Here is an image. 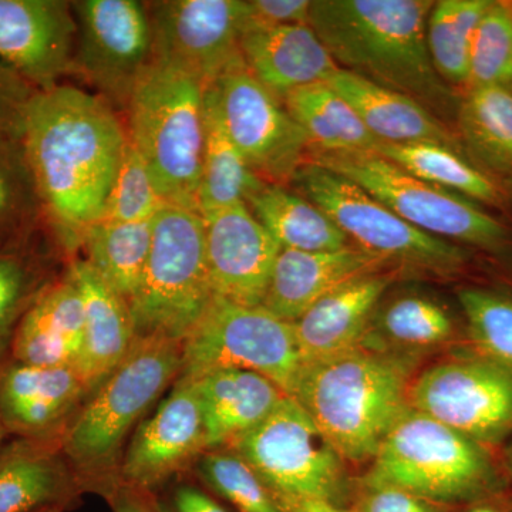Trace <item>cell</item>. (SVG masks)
<instances>
[{
  "mask_svg": "<svg viewBox=\"0 0 512 512\" xmlns=\"http://www.w3.org/2000/svg\"><path fill=\"white\" fill-rule=\"evenodd\" d=\"M46 227L35 177L19 134L0 133V251L28 247Z\"/></svg>",
  "mask_w": 512,
  "mask_h": 512,
  "instance_id": "cell-35",
  "label": "cell"
},
{
  "mask_svg": "<svg viewBox=\"0 0 512 512\" xmlns=\"http://www.w3.org/2000/svg\"><path fill=\"white\" fill-rule=\"evenodd\" d=\"M232 143L249 168L269 184H291L308 160L309 143L282 100L265 89L247 66L208 86Z\"/></svg>",
  "mask_w": 512,
  "mask_h": 512,
  "instance_id": "cell-15",
  "label": "cell"
},
{
  "mask_svg": "<svg viewBox=\"0 0 512 512\" xmlns=\"http://www.w3.org/2000/svg\"><path fill=\"white\" fill-rule=\"evenodd\" d=\"M372 153L392 161L420 180L458 192L485 208L500 211L511 208L510 192L454 148L434 143H379Z\"/></svg>",
  "mask_w": 512,
  "mask_h": 512,
  "instance_id": "cell-31",
  "label": "cell"
},
{
  "mask_svg": "<svg viewBox=\"0 0 512 512\" xmlns=\"http://www.w3.org/2000/svg\"><path fill=\"white\" fill-rule=\"evenodd\" d=\"M464 512H512V491L500 497L470 505Z\"/></svg>",
  "mask_w": 512,
  "mask_h": 512,
  "instance_id": "cell-48",
  "label": "cell"
},
{
  "mask_svg": "<svg viewBox=\"0 0 512 512\" xmlns=\"http://www.w3.org/2000/svg\"><path fill=\"white\" fill-rule=\"evenodd\" d=\"M282 103L308 138L309 151L372 153L380 143L348 101L326 83L295 90Z\"/></svg>",
  "mask_w": 512,
  "mask_h": 512,
  "instance_id": "cell-32",
  "label": "cell"
},
{
  "mask_svg": "<svg viewBox=\"0 0 512 512\" xmlns=\"http://www.w3.org/2000/svg\"><path fill=\"white\" fill-rule=\"evenodd\" d=\"M83 346L82 293L66 269L20 322L9 357L28 365L77 369Z\"/></svg>",
  "mask_w": 512,
  "mask_h": 512,
  "instance_id": "cell-24",
  "label": "cell"
},
{
  "mask_svg": "<svg viewBox=\"0 0 512 512\" xmlns=\"http://www.w3.org/2000/svg\"><path fill=\"white\" fill-rule=\"evenodd\" d=\"M245 204L281 248L326 252L352 245L325 212L285 185L265 183Z\"/></svg>",
  "mask_w": 512,
  "mask_h": 512,
  "instance_id": "cell-30",
  "label": "cell"
},
{
  "mask_svg": "<svg viewBox=\"0 0 512 512\" xmlns=\"http://www.w3.org/2000/svg\"><path fill=\"white\" fill-rule=\"evenodd\" d=\"M326 84L348 101L380 143H434L464 154L453 128L416 100L343 69Z\"/></svg>",
  "mask_w": 512,
  "mask_h": 512,
  "instance_id": "cell-25",
  "label": "cell"
},
{
  "mask_svg": "<svg viewBox=\"0 0 512 512\" xmlns=\"http://www.w3.org/2000/svg\"><path fill=\"white\" fill-rule=\"evenodd\" d=\"M40 512H64L63 510H47V511H40Z\"/></svg>",
  "mask_w": 512,
  "mask_h": 512,
  "instance_id": "cell-51",
  "label": "cell"
},
{
  "mask_svg": "<svg viewBox=\"0 0 512 512\" xmlns=\"http://www.w3.org/2000/svg\"><path fill=\"white\" fill-rule=\"evenodd\" d=\"M390 268L383 259L355 245L326 252L282 248L261 306L276 318L295 323L339 286Z\"/></svg>",
  "mask_w": 512,
  "mask_h": 512,
  "instance_id": "cell-20",
  "label": "cell"
},
{
  "mask_svg": "<svg viewBox=\"0 0 512 512\" xmlns=\"http://www.w3.org/2000/svg\"><path fill=\"white\" fill-rule=\"evenodd\" d=\"M264 184L265 181L249 168L237 146L232 143L222 123L217 103L207 87L205 147L198 190V212L200 215L210 214L247 202L249 195Z\"/></svg>",
  "mask_w": 512,
  "mask_h": 512,
  "instance_id": "cell-33",
  "label": "cell"
},
{
  "mask_svg": "<svg viewBox=\"0 0 512 512\" xmlns=\"http://www.w3.org/2000/svg\"><path fill=\"white\" fill-rule=\"evenodd\" d=\"M249 22L266 26L309 25L311 0H248Z\"/></svg>",
  "mask_w": 512,
  "mask_h": 512,
  "instance_id": "cell-44",
  "label": "cell"
},
{
  "mask_svg": "<svg viewBox=\"0 0 512 512\" xmlns=\"http://www.w3.org/2000/svg\"><path fill=\"white\" fill-rule=\"evenodd\" d=\"M180 342L136 339L64 431L62 448L87 491L106 495L117 483L127 441L181 370Z\"/></svg>",
  "mask_w": 512,
  "mask_h": 512,
  "instance_id": "cell-4",
  "label": "cell"
},
{
  "mask_svg": "<svg viewBox=\"0 0 512 512\" xmlns=\"http://www.w3.org/2000/svg\"><path fill=\"white\" fill-rule=\"evenodd\" d=\"M76 37L72 2L0 0V63L39 92L73 73Z\"/></svg>",
  "mask_w": 512,
  "mask_h": 512,
  "instance_id": "cell-17",
  "label": "cell"
},
{
  "mask_svg": "<svg viewBox=\"0 0 512 512\" xmlns=\"http://www.w3.org/2000/svg\"><path fill=\"white\" fill-rule=\"evenodd\" d=\"M454 133L468 160L512 195V92L493 86L460 94Z\"/></svg>",
  "mask_w": 512,
  "mask_h": 512,
  "instance_id": "cell-28",
  "label": "cell"
},
{
  "mask_svg": "<svg viewBox=\"0 0 512 512\" xmlns=\"http://www.w3.org/2000/svg\"><path fill=\"white\" fill-rule=\"evenodd\" d=\"M104 497L109 498L113 512H161L151 500L150 493L120 483L114 484Z\"/></svg>",
  "mask_w": 512,
  "mask_h": 512,
  "instance_id": "cell-45",
  "label": "cell"
},
{
  "mask_svg": "<svg viewBox=\"0 0 512 512\" xmlns=\"http://www.w3.org/2000/svg\"><path fill=\"white\" fill-rule=\"evenodd\" d=\"M356 512H444L439 505L423 498L390 487V485L363 483Z\"/></svg>",
  "mask_w": 512,
  "mask_h": 512,
  "instance_id": "cell-43",
  "label": "cell"
},
{
  "mask_svg": "<svg viewBox=\"0 0 512 512\" xmlns=\"http://www.w3.org/2000/svg\"><path fill=\"white\" fill-rule=\"evenodd\" d=\"M291 185L325 212L352 245L383 259L397 271L410 269L456 278L467 274L480 255L420 231L359 185L311 161L296 171Z\"/></svg>",
  "mask_w": 512,
  "mask_h": 512,
  "instance_id": "cell-8",
  "label": "cell"
},
{
  "mask_svg": "<svg viewBox=\"0 0 512 512\" xmlns=\"http://www.w3.org/2000/svg\"><path fill=\"white\" fill-rule=\"evenodd\" d=\"M275 500L284 512H356L345 510L340 505L308 498L275 497Z\"/></svg>",
  "mask_w": 512,
  "mask_h": 512,
  "instance_id": "cell-47",
  "label": "cell"
},
{
  "mask_svg": "<svg viewBox=\"0 0 512 512\" xmlns=\"http://www.w3.org/2000/svg\"><path fill=\"white\" fill-rule=\"evenodd\" d=\"M433 0H315L309 25L333 62L404 94L454 130L460 93L439 76L427 47Z\"/></svg>",
  "mask_w": 512,
  "mask_h": 512,
  "instance_id": "cell-2",
  "label": "cell"
},
{
  "mask_svg": "<svg viewBox=\"0 0 512 512\" xmlns=\"http://www.w3.org/2000/svg\"><path fill=\"white\" fill-rule=\"evenodd\" d=\"M201 217L214 295L235 305L261 306L281 245L245 202Z\"/></svg>",
  "mask_w": 512,
  "mask_h": 512,
  "instance_id": "cell-18",
  "label": "cell"
},
{
  "mask_svg": "<svg viewBox=\"0 0 512 512\" xmlns=\"http://www.w3.org/2000/svg\"><path fill=\"white\" fill-rule=\"evenodd\" d=\"M198 477L239 512H284L258 474L229 448L207 450L195 463Z\"/></svg>",
  "mask_w": 512,
  "mask_h": 512,
  "instance_id": "cell-40",
  "label": "cell"
},
{
  "mask_svg": "<svg viewBox=\"0 0 512 512\" xmlns=\"http://www.w3.org/2000/svg\"><path fill=\"white\" fill-rule=\"evenodd\" d=\"M214 298L204 220L198 212L165 205L154 217L146 271L128 302L136 339L183 343Z\"/></svg>",
  "mask_w": 512,
  "mask_h": 512,
  "instance_id": "cell-9",
  "label": "cell"
},
{
  "mask_svg": "<svg viewBox=\"0 0 512 512\" xmlns=\"http://www.w3.org/2000/svg\"><path fill=\"white\" fill-rule=\"evenodd\" d=\"M410 407L488 448L512 436V370L473 350L427 367Z\"/></svg>",
  "mask_w": 512,
  "mask_h": 512,
  "instance_id": "cell-12",
  "label": "cell"
},
{
  "mask_svg": "<svg viewBox=\"0 0 512 512\" xmlns=\"http://www.w3.org/2000/svg\"><path fill=\"white\" fill-rule=\"evenodd\" d=\"M154 62L211 86L244 67L241 36L248 0H160L147 3Z\"/></svg>",
  "mask_w": 512,
  "mask_h": 512,
  "instance_id": "cell-14",
  "label": "cell"
},
{
  "mask_svg": "<svg viewBox=\"0 0 512 512\" xmlns=\"http://www.w3.org/2000/svg\"><path fill=\"white\" fill-rule=\"evenodd\" d=\"M168 205L158 192L146 161L128 141L119 173L104 205L100 221L141 222L154 217Z\"/></svg>",
  "mask_w": 512,
  "mask_h": 512,
  "instance_id": "cell-41",
  "label": "cell"
},
{
  "mask_svg": "<svg viewBox=\"0 0 512 512\" xmlns=\"http://www.w3.org/2000/svg\"><path fill=\"white\" fill-rule=\"evenodd\" d=\"M413 362L359 346L303 363L292 397L346 464L372 463L410 409Z\"/></svg>",
  "mask_w": 512,
  "mask_h": 512,
  "instance_id": "cell-3",
  "label": "cell"
},
{
  "mask_svg": "<svg viewBox=\"0 0 512 512\" xmlns=\"http://www.w3.org/2000/svg\"><path fill=\"white\" fill-rule=\"evenodd\" d=\"M60 275L55 256L40 241L0 251V362L26 313Z\"/></svg>",
  "mask_w": 512,
  "mask_h": 512,
  "instance_id": "cell-36",
  "label": "cell"
},
{
  "mask_svg": "<svg viewBox=\"0 0 512 512\" xmlns=\"http://www.w3.org/2000/svg\"><path fill=\"white\" fill-rule=\"evenodd\" d=\"M181 349V370L175 380L180 384L195 382L214 370L241 369L268 377L292 396L305 363L293 323L276 318L262 306L235 305L218 296Z\"/></svg>",
  "mask_w": 512,
  "mask_h": 512,
  "instance_id": "cell-10",
  "label": "cell"
},
{
  "mask_svg": "<svg viewBox=\"0 0 512 512\" xmlns=\"http://www.w3.org/2000/svg\"><path fill=\"white\" fill-rule=\"evenodd\" d=\"M174 512H228L211 495L192 484H181L173 495Z\"/></svg>",
  "mask_w": 512,
  "mask_h": 512,
  "instance_id": "cell-46",
  "label": "cell"
},
{
  "mask_svg": "<svg viewBox=\"0 0 512 512\" xmlns=\"http://www.w3.org/2000/svg\"><path fill=\"white\" fill-rule=\"evenodd\" d=\"M207 450L194 386L175 383L157 409L133 431L121 458L117 483L151 493L194 466Z\"/></svg>",
  "mask_w": 512,
  "mask_h": 512,
  "instance_id": "cell-16",
  "label": "cell"
},
{
  "mask_svg": "<svg viewBox=\"0 0 512 512\" xmlns=\"http://www.w3.org/2000/svg\"><path fill=\"white\" fill-rule=\"evenodd\" d=\"M512 83V2H494L474 33L466 90ZM461 94V93H460Z\"/></svg>",
  "mask_w": 512,
  "mask_h": 512,
  "instance_id": "cell-39",
  "label": "cell"
},
{
  "mask_svg": "<svg viewBox=\"0 0 512 512\" xmlns=\"http://www.w3.org/2000/svg\"><path fill=\"white\" fill-rule=\"evenodd\" d=\"M72 8L77 26L73 73L113 109L126 110L138 80L154 63L147 3L79 0Z\"/></svg>",
  "mask_w": 512,
  "mask_h": 512,
  "instance_id": "cell-13",
  "label": "cell"
},
{
  "mask_svg": "<svg viewBox=\"0 0 512 512\" xmlns=\"http://www.w3.org/2000/svg\"><path fill=\"white\" fill-rule=\"evenodd\" d=\"M39 92L0 63V133L23 136L30 101Z\"/></svg>",
  "mask_w": 512,
  "mask_h": 512,
  "instance_id": "cell-42",
  "label": "cell"
},
{
  "mask_svg": "<svg viewBox=\"0 0 512 512\" xmlns=\"http://www.w3.org/2000/svg\"><path fill=\"white\" fill-rule=\"evenodd\" d=\"M66 269L84 306V346L76 370L93 393L133 348V319L127 302L84 259H72Z\"/></svg>",
  "mask_w": 512,
  "mask_h": 512,
  "instance_id": "cell-26",
  "label": "cell"
},
{
  "mask_svg": "<svg viewBox=\"0 0 512 512\" xmlns=\"http://www.w3.org/2000/svg\"><path fill=\"white\" fill-rule=\"evenodd\" d=\"M306 161L359 185L420 231L512 265V224L478 202L420 180L375 153L309 151Z\"/></svg>",
  "mask_w": 512,
  "mask_h": 512,
  "instance_id": "cell-7",
  "label": "cell"
},
{
  "mask_svg": "<svg viewBox=\"0 0 512 512\" xmlns=\"http://www.w3.org/2000/svg\"><path fill=\"white\" fill-rule=\"evenodd\" d=\"M228 448L247 461L275 497L340 505L348 495L346 461L292 396Z\"/></svg>",
  "mask_w": 512,
  "mask_h": 512,
  "instance_id": "cell-11",
  "label": "cell"
},
{
  "mask_svg": "<svg viewBox=\"0 0 512 512\" xmlns=\"http://www.w3.org/2000/svg\"><path fill=\"white\" fill-rule=\"evenodd\" d=\"M458 330L446 303L426 293L403 292L382 299L360 346L414 359L424 350L454 342Z\"/></svg>",
  "mask_w": 512,
  "mask_h": 512,
  "instance_id": "cell-29",
  "label": "cell"
},
{
  "mask_svg": "<svg viewBox=\"0 0 512 512\" xmlns=\"http://www.w3.org/2000/svg\"><path fill=\"white\" fill-rule=\"evenodd\" d=\"M187 384L197 393L208 450L231 446L288 396L268 377L241 369L214 370Z\"/></svg>",
  "mask_w": 512,
  "mask_h": 512,
  "instance_id": "cell-27",
  "label": "cell"
},
{
  "mask_svg": "<svg viewBox=\"0 0 512 512\" xmlns=\"http://www.w3.org/2000/svg\"><path fill=\"white\" fill-rule=\"evenodd\" d=\"M493 0H440L427 22V47L434 69L457 93H463L470 73L474 33Z\"/></svg>",
  "mask_w": 512,
  "mask_h": 512,
  "instance_id": "cell-37",
  "label": "cell"
},
{
  "mask_svg": "<svg viewBox=\"0 0 512 512\" xmlns=\"http://www.w3.org/2000/svg\"><path fill=\"white\" fill-rule=\"evenodd\" d=\"M457 299L471 350L512 370V292L468 285Z\"/></svg>",
  "mask_w": 512,
  "mask_h": 512,
  "instance_id": "cell-38",
  "label": "cell"
},
{
  "mask_svg": "<svg viewBox=\"0 0 512 512\" xmlns=\"http://www.w3.org/2000/svg\"><path fill=\"white\" fill-rule=\"evenodd\" d=\"M22 138L46 227L72 254L103 215L126 154L127 130L107 101L59 84L30 101Z\"/></svg>",
  "mask_w": 512,
  "mask_h": 512,
  "instance_id": "cell-1",
  "label": "cell"
},
{
  "mask_svg": "<svg viewBox=\"0 0 512 512\" xmlns=\"http://www.w3.org/2000/svg\"><path fill=\"white\" fill-rule=\"evenodd\" d=\"M501 466H503L505 476H507L508 483H510L512 488V436L505 441L503 457H501Z\"/></svg>",
  "mask_w": 512,
  "mask_h": 512,
  "instance_id": "cell-49",
  "label": "cell"
},
{
  "mask_svg": "<svg viewBox=\"0 0 512 512\" xmlns=\"http://www.w3.org/2000/svg\"><path fill=\"white\" fill-rule=\"evenodd\" d=\"M241 53L249 73L279 100L328 82L339 69L311 25L266 26L248 20Z\"/></svg>",
  "mask_w": 512,
  "mask_h": 512,
  "instance_id": "cell-22",
  "label": "cell"
},
{
  "mask_svg": "<svg viewBox=\"0 0 512 512\" xmlns=\"http://www.w3.org/2000/svg\"><path fill=\"white\" fill-rule=\"evenodd\" d=\"M8 439L0 447V512L67 511L87 491L62 441Z\"/></svg>",
  "mask_w": 512,
  "mask_h": 512,
  "instance_id": "cell-21",
  "label": "cell"
},
{
  "mask_svg": "<svg viewBox=\"0 0 512 512\" xmlns=\"http://www.w3.org/2000/svg\"><path fill=\"white\" fill-rule=\"evenodd\" d=\"M510 89H511V92H512V83H511V87H510Z\"/></svg>",
  "mask_w": 512,
  "mask_h": 512,
  "instance_id": "cell-52",
  "label": "cell"
},
{
  "mask_svg": "<svg viewBox=\"0 0 512 512\" xmlns=\"http://www.w3.org/2000/svg\"><path fill=\"white\" fill-rule=\"evenodd\" d=\"M74 367L0 362V420L8 437L62 441L64 431L90 397Z\"/></svg>",
  "mask_w": 512,
  "mask_h": 512,
  "instance_id": "cell-19",
  "label": "cell"
},
{
  "mask_svg": "<svg viewBox=\"0 0 512 512\" xmlns=\"http://www.w3.org/2000/svg\"><path fill=\"white\" fill-rule=\"evenodd\" d=\"M8 440V434H6L5 427H3L2 420H0V447L3 446V443Z\"/></svg>",
  "mask_w": 512,
  "mask_h": 512,
  "instance_id": "cell-50",
  "label": "cell"
},
{
  "mask_svg": "<svg viewBox=\"0 0 512 512\" xmlns=\"http://www.w3.org/2000/svg\"><path fill=\"white\" fill-rule=\"evenodd\" d=\"M205 92L207 86L190 74L154 62L126 107L128 141L146 161L161 197L192 212H198L204 158Z\"/></svg>",
  "mask_w": 512,
  "mask_h": 512,
  "instance_id": "cell-6",
  "label": "cell"
},
{
  "mask_svg": "<svg viewBox=\"0 0 512 512\" xmlns=\"http://www.w3.org/2000/svg\"><path fill=\"white\" fill-rule=\"evenodd\" d=\"M363 483L400 488L439 507H470L512 491L493 448L412 407L383 441Z\"/></svg>",
  "mask_w": 512,
  "mask_h": 512,
  "instance_id": "cell-5",
  "label": "cell"
},
{
  "mask_svg": "<svg viewBox=\"0 0 512 512\" xmlns=\"http://www.w3.org/2000/svg\"><path fill=\"white\" fill-rule=\"evenodd\" d=\"M151 244L153 220L97 221L83 237L84 261L128 305L143 279Z\"/></svg>",
  "mask_w": 512,
  "mask_h": 512,
  "instance_id": "cell-34",
  "label": "cell"
},
{
  "mask_svg": "<svg viewBox=\"0 0 512 512\" xmlns=\"http://www.w3.org/2000/svg\"><path fill=\"white\" fill-rule=\"evenodd\" d=\"M397 274V269H387L353 279L296 320L293 328L303 360L311 362L359 348Z\"/></svg>",
  "mask_w": 512,
  "mask_h": 512,
  "instance_id": "cell-23",
  "label": "cell"
}]
</instances>
